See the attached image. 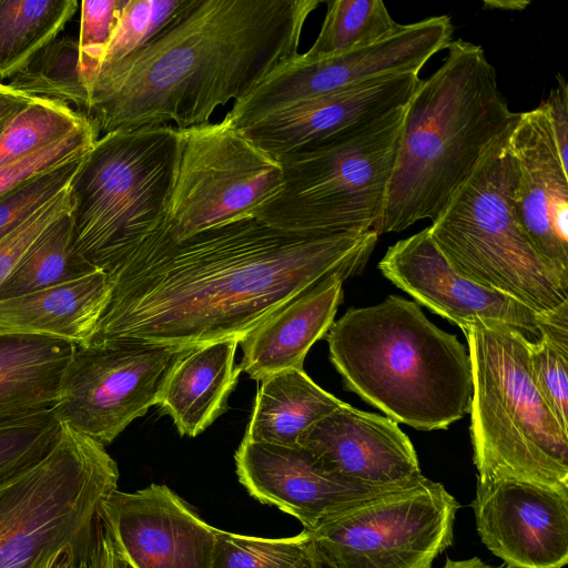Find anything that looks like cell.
<instances>
[{
    "mask_svg": "<svg viewBox=\"0 0 568 568\" xmlns=\"http://www.w3.org/2000/svg\"><path fill=\"white\" fill-rule=\"evenodd\" d=\"M377 239L374 231L294 232L246 216L175 240L162 223L106 273L111 297L89 342L240 339L327 276L359 273Z\"/></svg>",
    "mask_w": 568,
    "mask_h": 568,
    "instance_id": "cell-1",
    "label": "cell"
},
{
    "mask_svg": "<svg viewBox=\"0 0 568 568\" xmlns=\"http://www.w3.org/2000/svg\"><path fill=\"white\" fill-rule=\"evenodd\" d=\"M318 0H192L135 53L100 73L87 118L99 135L209 123L298 54Z\"/></svg>",
    "mask_w": 568,
    "mask_h": 568,
    "instance_id": "cell-2",
    "label": "cell"
},
{
    "mask_svg": "<svg viewBox=\"0 0 568 568\" xmlns=\"http://www.w3.org/2000/svg\"><path fill=\"white\" fill-rule=\"evenodd\" d=\"M443 64L406 104L400 140L387 184L379 236L432 222L475 170L488 148L513 129V112L496 70L480 45L457 39Z\"/></svg>",
    "mask_w": 568,
    "mask_h": 568,
    "instance_id": "cell-3",
    "label": "cell"
},
{
    "mask_svg": "<svg viewBox=\"0 0 568 568\" xmlns=\"http://www.w3.org/2000/svg\"><path fill=\"white\" fill-rule=\"evenodd\" d=\"M329 359L345 388L395 423L446 429L469 413L468 349L397 295L347 310L326 333Z\"/></svg>",
    "mask_w": 568,
    "mask_h": 568,
    "instance_id": "cell-4",
    "label": "cell"
},
{
    "mask_svg": "<svg viewBox=\"0 0 568 568\" xmlns=\"http://www.w3.org/2000/svg\"><path fill=\"white\" fill-rule=\"evenodd\" d=\"M471 364L470 438L477 480L514 478L568 489V433L540 396L517 329L462 328Z\"/></svg>",
    "mask_w": 568,
    "mask_h": 568,
    "instance_id": "cell-5",
    "label": "cell"
},
{
    "mask_svg": "<svg viewBox=\"0 0 568 568\" xmlns=\"http://www.w3.org/2000/svg\"><path fill=\"white\" fill-rule=\"evenodd\" d=\"M181 158L171 125L101 135L69 185L75 251L109 273L166 219Z\"/></svg>",
    "mask_w": 568,
    "mask_h": 568,
    "instance_id": "cell-6",
    "label": "cell"
},
{
    "mask_svg": "<svg viewBox=\"0 0 568 568\" xmlns=\"http://www.w3.org/2000/svg\"><path fill=\"white\" fill-rule=\"evenodd\" d=\"M511 130L488 148L428 226L429 235L463 277L545 314L568 303V275L538 254L516 221Z\"/></svg>",
    "mask_w": 568,
    "mask_h": 568,
    "instance_id": "cell-7",
    "label": "cell"
},
{
    "mask_svg": "<svg viewBox=\"0 0 568 568\" xmlns=\"http://www.w3.org/2000/svg\"><path fill=\"white\" fill-rule=\"evenodd\" d=\"M118 480L105 446L61 423L51 450L0 485V568H49L82 548Z\"/></svg>",
    "mask_w": 568,
    "mask_h": 568,
    "instance_id": "cell-8",
    "label": "cell"
},
{
    "mask_svg": "<svg viewBox=\"0 0 568 568\" xmlns=\"http://www.w3.org/2000/svg\"><path fill=\"white\" fill-rule=\"evenodd\" d=\"M405 106L277 158L281 192L256 215L280 229L332 235L373 231L384 206Z\"/></svg>",
    "mask_w": 568,
    "mask_h": 568,
    "instance_id": "cell-9",
    "label": "cell"
},
{
    "mask_svg": "<svg viewBox=\"0 0 568 568\" xmlns=\"http://www.w3.org/2000/svg\"><path fill=\"white\" fill-rule=\"evenodd\" d=\"M459 504L425 476L306 530L334 568H432L454 538Z\"/></svg>",
    "mask_w": 568,
    "mask_h": 568,
    "instance_id": "cell-10",
    "label": "cell"
},
{
    "mask_svg": "<svg viewBox=\"0 0 568 568\" xmlns=\"http://www.w3.org/2000/svg\"><path fill=\"white\" fill-rule=\"evenodd\" d=\"M180 133V164L163 222L173 239L256 216L283 189L281 162L225 118Z\"/></svg>",
    "mask_w": 568,
    "mask_h": 568,
    "instance_id": "cell-11",
    "label": "cell"
},
{
    "mask_svg": "<svg viewBox=\"0 0 568 568\" xmlns=\"http://www.w3.org/2000/svg\"><path fill=\"white\" fill-rule=\"evenodd\" d=\"M191 346L111 341L75 345L53 412L105 446L158 404L179 357Z\"/></svg>",
    "mask_w": 568,
    "mask_h": 568,
    "instance_id": "cell-12",
    "label": "cell"
},
{
    "mask_svg": "<svg viewBox=\"0 0 568 568\" xmlns=\"http://www.w3.org/2000/svg\"><path fill=\"white\" fill-rule=\"evenodd\" d=\"M447 16L400 24L366 45L322 59L298 53L273 70L250 94L233 103L229 123L240 130L300 102L394 73H419L453 41Z\"/></svg>",
    "mask_w": 568,
    "mask_h": 568,
    "instance_id": "cell-13",
    "label": "cell"
},
{
    "mask_svg": "<svg viewBox=\"0 0 568 568\" xmlns=\"http://www.w3.org/2000/svg\"><path fill=\"white\" fill-rule=\"evenodd\" d=\"M483 544L515 568L568 562V489L514 478L478 481L471 503Z\"/></svg>",
    "mask_w": 568,
    "mask_h": 568,
    "instance_id": "cell-14",
    "label": "cell"
},
{
    "mask_svg": "<svg viewBox=\"0 0 568 568\" xmlns=\"http://www.w3.org/2000/svg\"><path fill=\"white\" fill-rule=\"evenodd\" d=\"M98 515L132 568H211L216 528L165 485L116 488Z\"/></svg>",
    "mask_w": 568,
    "mask_h": 568,
    "instance_id": "cell-15",
    "label": "cell"
},
{
    "mask_svg": "<svg viewBox=\"0 0 568 568\" xmlns=\"http://www.w3.org/2000/svg\"><path fill=\"white\" fill-rule=\"evenodd\" d=\"M378 268L417 304L447 318L460 329L484 321L513 327L530 342L540 338L544 314L463 277L438 251L428 227L389 246Z\"/></svg>",
    "mask_w": 568,
    "mask_h": 568,
    "instance_id": "cell-16",
    "label": "cell"
},
{
    "mask_svg": "<svg viewBox=\"0 0 568 568\" xmlns=\"http://www.w3.org/2000/svg\"><path fill=\"white\" fill-rule=\"evenodd\" d=\"M236 474L248 494L295 517L305 530L376 495L377 491L328 470L303 446L242 439ZM396 490V489H395Z\"/></svg>",
    "mask_w": 568,
    "mask_h": 568,
    "instance_id": "cell-17",
    "label": "cell"
},
{
    "mask_svg": "<svg viewBox=\"0 0 568 568\" xmlns=\"http://www.w3.org/2000/svg\"><path fill=\"white\" fill-rule=\"evenodd\" d=\"M297 445L352 483L390 491L423 477L417 453L398 424L343 402L311 425Z\"/></svg>",
    "mask_w": 568,
    "mask_h": 568,
    "instance_id": "cell-18",
    "label": "cell"
},
{
    "mask_svg": "<svg viewBox=\"0 0 568 568\" xmlns=\"http://www.w3.org/2000/svg\"><path fill=\"white\" fill-rule=\"evenodd\" d=\"M509 146L517 163L516 221L538 254L568 275V171L541 104L520 113Z\"/></svg>",
    "mask_w": 568,
    "mask_h": 568,
    "instance_id": "cell-19",
    "label": "cell"
},
{
    "mask_svg": "<svg viewBox=\"0 0 568 568\" xmlns=\"http://www.w3.org/2000/svg\"><path fill=\"white\" fill-rule=\"evenodd\" d=\"M419 82V73L412 72L378 77L300 102L239 131L277 159L405 106Z\"/></svg>",
    "mask_w": 568,
    "mask_h": 568,
    "instance_id": "cell-20",
    "label": "cell"
},
{
    "mask_svg": "<svg viewBox=\"0 0 568 568\" xmlns=\"http://www.w3.org/2000/svg\"><path fill=\"white\" fill-rule=\"evenodd\" d=\"M346 278L327 276L242 336L239 369L258 382L283 369H303L311 346L334 322Z\"/></svg>",
    "mask_w": 568,
    "mask_h": 568,
    "instance_id": "cell-21",
    "label": "cell"
},
{
    "mask_svg": "<svg viewBox=\"0 0 568 568\" xmlns=\"http://www.w3.org/2000/svg\"><path fill=\"white\" fill-rule=\"evenodd\" d=\"M239 338L191 346L174 363L158 404L181 435L195 437L226 408L241 371L235 366Z\"/></svg>",
    "mask_w": 568,
    "mask_h": 568,
    "instance_id": "cell-22",
    "label": "cell"
},
{
    "mask_svg": "<svg viewBox=\"0 0 568 568\" xmlns=\"http://www.w3.org/2000/svg\"><path fill=\"white\" fill-rule=\"evenodd\" d=\"M112 281L101 271L0 301V331L88 343L110 301Z\"/></svg>",
    "mask_w": 568,
    "mask_h": 568,
    "instance_id": "cell-23",
    "label": "cell"
},
{
    "mask_svg": "<svg viewBox=\"0 0 568 568\" xmlns=\"http://www.w3.org/2000/svg\"><path fill=\"white\" fill-rule=\"evenodd\" d=\"M75 344L0 331V423L51 410Z\"/></svg>",
    "mask_w": 568,
    "mask_h": 568,
    "instance_id": "cell-24",
    "label": "cell"
},
{
    "mask_svg": "<svg viewBox=\"0 0 568 568\" xmlns=\"http://www.w3.org/2000/svg\"><path fill=\"white\" fill-rule=\"evenodd\" d=\"M260 382L246 440L296 446L311 425L343 404L304 369H283Z\"/></svg>",
    "mask_w": 568,
    "mask_h": 568,
    "instance_id": "cell-25",
    "label": "cell"
},
{
    "mask_svg": "<svg viewBox=\"0 0 568 568\" xmlns=\"http://www.w3.org/2000/svg\"><path fill=\"white\" fill-rule=\"evenodd\" d=\"M78 6L77 0H0V81L55 40Z\"/></svg>",
    "mask_w": 568,
    "mask_h": 568,
    "instance_id": "cell-26",
    "label": "cell"
},
{
    "mask_svg": "<svg viewBox=\"0 0 568 568\" xmlns=\"http://www.w3.org/2000/svg\"><path fill=\"white\" fill-rule=\"evenodd\" d=\"M97 270L74 248L68 211L32 243L0 285V301L60 285Z\"/></svg>",
    "mask_w": 568,
    "mask_h": 568,
    "instance_id": "cell-27",
    "label": "cell"
},
{
    "mask_svg": "<svg viewBox=\"0 0 568 568\" xmlns=\"http://www.w3.org/2000/svg\"><path fill=\"white\" fill-rule=\"evenodd\" d=\"M8 85L31 98L68 103L87 116L90 93L80 72L78 40L63 37L44 47Z\"/></svg>",
    "mask_w": 568,
    "mask_h": 568,
    "instance_id": "cell-28",
    "label": "cell"
},
{
    "mask_svg": "<svg viewBox=\"0 0 568 568\" xmlns=\"http://www.w3.org/2000/svg\"><path fill=\"white\" fill-rule=\"evenodd\" d=\"M313 45L302 53L307 59L327 58L375 42L400 24L381 0H331Z\"/></svg>",
    "mask_w": 568,
    "mask_h": 568,
    "instance_id": "cell-29",
    "label": "cell"
},
{
    "mask_svg": "<svg viewBox=\"0 0 568 568\" xmlns=\"http://www.w3.org/2000/svg\"><path fill=\"white\" fill-rule=\"evenodd\" d=\"M311 535L262 538L215 530L211 568H311L320 558Z\"/></svg>",
    "mask_w": 568,
    "mask_h": 568,
    "instance_id": "cell-30",
    "label": "cell"
},
{
    "mask_svg": "<svg viewBox=\"0 0 568 568\" xmlns=\"http://www.w3.org/2000/svg\"><path fill=\"white\" fill-rule=\"evenodd\" d=\"M88 122L68 103L36 98L0 134V168L68 136Z\"/></svg>",
    "mask_w": 568,
    "mask_h": 568,
    "instance_id": "cell-31",
    "label": "cell"
},
{
    "mask_svg": "<svg viewBox=\"0 0 568 568\" xmlns=\"http://www.w3.org/2000/svg\"><path fill=\"white\" fill-rule=\"evenodd\" d=\"M60 432L53 409L0 423V485L40 462Z\"/></svg>",
    "mask_w": 568,
    "mask_h": 568,
    "instance_id": "cell-32",
    "label": "cell"
},
{
    "mask_svg": "<svg viewBox=\"0 0 568 568\" xmlns=\"http://www.w3.org/2000/svg\"><path fill=\"white\" fill-rule=\"evenodd\" d=\"M191 1L126 0L99 74L143 48L172 23Z\"/></svg>",
    "mask_w": 568,
    "mask_h": 568,
    "instance_id": "cell-33",
    "label": "cell"
},
{
    "mask_svg": "<svg viewBox=\"0 0 568 568\" xmlns=\"http://www.w3.org/2000/svg\"><path fill=\"white\" fill-rule=\"evenodd\" d=\"M84 155L42 172L0 197V241L69 187Z\"/></svg>",
    "mask_w": 568,
    "mask_h": 568,
    "instance_id": "cell-34",
    "label": "cell"
},
{
    "mask_svg": "<svg viewBox=\"0 0 568 568\" xmlns=\"http://www.w3.org/2000/svg\"><path fill=\"white\" fill-rule=\"evenodd\" d=\"M528 364L532 381L557 419L568 433V342L541 334L528 341Z\"/></svg>",
    "mask_w": 568,
    "mask_h": 568,
    "instance_id": "cell-35",
    "label": "cell"
},
{
    "mask_svg": "<svg viewBox=\"0 0 568 568\" xmlns=\"http://www.w3.org/2000/svg\"><path fill=\"white\" fill-rule=\"evenodd\" d=\"M125 2L126 0H84L81 2V24L78 40L80 72L82 82L90 94Z\"/></svg>",
    "mask_w": 568,
    "mask_h": 568,
    "instance_id": "cell-36",
    "label": "cell"
},
{
    "mask_svg": "<svg viewBox=\"0 0 568 568\" xmlns=\"http://www.w3.org/2000/svg\"><path fill=\"white\" fill-rule=\"evenodd\" d=\"M99 138L90 121L68 136L0 168V197L33 176L87 154Z\"/></svg>",
    "mask_w": 568,
    "mask_h": 568,
    "instance_id": "cell-37",
    "label": "cell"
},
{
    "mask_svg": "<svg viewBox=\"0 0 568 568\" xmlns=\"http://www.w3.org/2000/svg\"><path fill=\"white\" fill-rule=\"evenodd\" d=\"M68 190L69 187L0 241V285L12 273L32 243L55 220L69 211Z\"/></svg>",
    "mask_w": 568,
    "mask_h": 568,
    "instance_id": "cell-38",
    "label": "cell"
},
{
    "mask_svg": "<svg viewBox=\"0 0 568 568\" xmlns=\"http://www.w3.org/2000/svg\"><path fill=\"white\" fill-rule=\"evenodd\" d=\"M74 564L75 568H132L99 519V515L91 538L75 552Z\"/></svg>",
    "mask_w": 568,
    "mask_h": 568,
    "instance_id": "cell-39",
    "label": "cell"
},
{
    "mask_svg": "<svg viewBox=\"0 0 568 568\" xmlns=\"http://www.w3.org/2000/svg\"><path fill=\"white\" fill-rule=\"evenodd\" d=\"M548 116L562 166L568 171V84L557 74V85L540 103Z\"/></svg>",
    "mask_w": 568,
    "mask_h": 568,
    "instance_id": "cell-40",
    "label": "cell"
},
{
    "mask_svg": "<svg viewBox=\"0 0 568 568\" xmlns=\"http://www.w3.org/2000/svg\"><path fill=\"white\" fill-rule=\"evenodd\" d=\"M34 99L14 91L0 81V134Z\"/></svg>",
    "mask_w": 568,
    "mask_h": 568,
    "instance_id": "cell-41",
    "label": "cell"
},
{
    "mask_svg": "<svg viewBox=\"0 0 568 568\" xmlns=\"http://www.w3.org/2000/svg\"><path fill=\"white\" fill-rule=\"evenodd\" d=\"M442 568H515L509 565L503 564L500 566H491L484 562L479 557L469 559L453 560L447 559Z\"/></svg>",
    "mask_w": 568,
    "mask_h": 568,
    "instance_id": "cell-42",
    "label": "cell"
},
{
    "mask_svg": "<svg viewBox=\"0 0 568 568\" xmlns=\"http://www.w3.org/2000/svg\"><path fill=\"white\" fill-rule=\"evenodd\" d=\"M529 4L527 0H485L484 9L523 11Z\"/></svg>",
    "mask_w": 568,
    "mask_h": 568,
    "instance_id": "cell-43",
    "label": "cell"
},
{
    "mask_svg": "<svg viewBox=\"0 0 568 568\" xmlns=\"http://www.w3.org/2000/svg\"><path fill=\"white\" fill-rule=\"evenodd\" d=\"M311 568H334V567L321 552L320 558L317 559L315 565Z\"/></svg>",
    "mask_w": 568,
    "mask_h": 568,
    "instance_id": "cell-44",
    "label": "cell"
},
{
    "mask_svg": "<svg viewBox=\"0 0 568 568\" xmlns=\"http://www.w3.org/2000/svg\"><path fill=\"white\" fill-rule=\"evenodd\" d=\"M71 552H65L63 555H61L58 559H55L50 566L49 568H63V565L68 558V556L70 555Z\"/></svg>",
    "mask_w": 568,
    "mask_h": 568,
    "instance_id": "cell-45",
    "label": "cell"
},
{
    "mask_svg": "<svg viewBox=\"0 0 568 568\" xmlns=\"http://www.w3.org/2000/svg\"><path fill=\"white\" fill-rule=\"evenodd\" d=\"M75 552H77V551H73V552H71V554L68 556V558H67V560H65V562H64V565H63V568H75V564H74V556H75Z\"/></svg>",
    "mask_w": 568,
    "mask_h": 568,
    "instance_id": "cell-46",
    "label": "cell"
}]
</instances>
